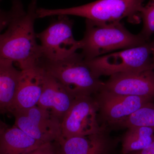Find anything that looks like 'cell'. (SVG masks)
<instances>
[{"instance_id": "obj_17", "label": "cell", "mask_w": 154, "mask_h": 154, "mask_svg": "<svg viewBox=\"0 0 154 154\" xmlns=\"http://www.w3.org/2000/svg\"><path fill=\"white\" fill-rule=\"evenodd\" d=\"M131 126H145L154 128L153 102H149L143 105L114 128H127Z\"/></svg>"}, {"instance_id": "obj_15", "label": "cell", "mask_w": 154, "mask_h": 154, "mask_svg": "<svg viewBox=\"0 0 154 154\" xmlns=\"http://www.w3.org/2000/svg\"><path fill=\"white\" fill-rule=\"evenodd\" d=\"M43 143L14 125L0 135V154H27Z\"/></svg>"}, {"instance_id": "obj_5", "label": "cell", "mask_w": 154, "mask_h": 154, "mask_svg": "<svg viewBox=\"0 0 154 154\" xmlns=\"http://www.w3.org/2000/svg\"><path fill=\"white\" fill-rule=\"evenodd\" d=\"M86 60L99 78L122 73L153 70L152 44L149 42L140 46Z\"/></svg>"}, {"instance_id": "obj_22", "label": "cell", "mask_w": 154, "mask_h": 154, "mask_svg": "<svg viewBox=\"0 0 154 154\" xmlns=\"http://www.w3.org/2000/svg\"><path fill=\"white\" fill-rule=\"evenodd\" d=\"M8 127L7 125L0 118V135Z\"/></svg>"}, {"instance_id": "obj_16", "label": "cell", "mask_w": 154, "mask_h": 154, "mask_svg": "<svg viewBox=\"0 0 154 154\" xmlns=\"http://www.w3.org/2000/svg\"><path fill=\"white\" fill-rule=\"evenodd\" d=\"M122 137V154H128L148 146L154 140V128L131 126Z\"/></svg>"}, {"instance_id": "obj_1", "label": "cell", "mask_w": 154, "mask_h": 154, "mask_svg": "<svg viewBox=\"0 0 154 154\" xmlns=\"http://www.w3.org/2000/svg\"><path fill=\"white\" fill-rule=\"evenodd\" d=\"M37 9L36 0H32L27 11L20 0H13L11 21L0 34V58L16 62L20 69L36 64L42 58L34 30Z\"/></svg>"}, {"instance_id": "obj_8", "label": "cell", "mask_w": 154, "mask_h": 154, "mask_svg": "<svg viewBox=\"0 0 154 154\" xmlns=\"http://www.w3.org/2000/svg\"><path fill=\"white\" fill-rule=\"evenodd\" d=\"M11 114L14 125L34 139L42 143L60 140L61 122L47 110L36 105Z\"/></svg>"}, {"instance_id": "obj_14", "label": "cell", "mask_w": 154, "mask_h": 154, "mask_svg": "<svg viewBox=\"0 0 154 154\" xmlns=\"http://www.w3.org/2000/svg\"><path fill=\"white\" fill-rule=\"evenodd\" d=\"M14 62L0 58V114L11 113L21 75Z\"/></svg>"}, {"instance_id": "obj_25", "label": "cell", "mask_w": 154, "mask_h": 154, "mask_svg": "<svg viewBox=\"0 0 154 154\" xmlns=\"http://www.w3.org/2000/svg\"><path fill=\"white\" fill-rule=\"evenodd\" d=\"M153 71H154V70H153Z\"/></svg>"}, {"instance_id": "obj_2", "label": "cell", "mask_w": 154, "mask_h": 154, "mask_svg": "<svg viewBox=\"0 0 154 154\" xmlns=\"http://www.w3.org/2000/svg\"><path fill=\"white\" fill-rule=\"evenodd\" d=\"M38 64L75 98L94 96L101 91L104 84L82 53L76 52L60 60L42 58Z\"/></svg>"}, {"instance_id": "obj_9", "label": "cell", "mask_w": 154, "mask_h": 154, "mask_svg": "<svg viewBox=\"0 0 154 154\" xmlns=\"http://www.w3.org/2000/svg\"><path fill=\"white\" fill-rule=\"evenodd\" d=\"M98 105V118L102 124L114 127L153 98L123 96L101 90L94 95Z\"/></svg>"}, {"instance_id": "obj_7", "label": "cell", "mask_w": 154, "mask_h": 154, "mask_svg": "<svg viewBox=\"0 0 154 154\" xmlns=\"http://www.w3.org/2000/svg\"><path fill=\"white\" fill-rule=\"evenodd\" d=\"M103 125L98 118V105L94 96L75 98L61 122L62 139L99 132Z\"/></svg>"}, {"instance_id": "obj_21", "label": "cell", "mask_w": 154, "mask_h": 154, "mask_svg": "<svg viewBox=\"0 0 154 154\" xmlns=\"http://www.w3.org/2000/svg\"><path fill=\"white\" fill-rule=\"evenodd\" d=\"M128 154H154V140L145 148Z\"/></svg>"}, {"instance_id": "obj_3", "label": "cell", "mask_w": 154, "mask_h": 154, "mask_svg": "<svg viewBox=\"0 0 154 154\" xmlns=\"http://www.w3.org/2000/svg\"><path fill=\"white\" fill-rule=\"evenodd\" d=\"M82 54L90 60L118 49L137 47L148 42L142 35L134 34L120 22L103 23L86 19V30L81 40Z\"/></svg>"}, {"instance_id": "obj_24", "label": "cell", "mask_w": 154, "mask_h": 154, "mask_svg": "<svg viewBox=\"0 0 154 154\" xmlns=\"http://www.w3.org/2000/svg\"><path fill=\"white\" fill-rule=\"evenodd\" d=\"M2 0H0V2H2ZM1 10V9H0V10Z\"/></svg>"}, {"instance_id": "obj_10", "label": "cell", "mask_w": 154, "mask_h": 154, "mask_svg": "<svg viewBox=\"0 0 154 154\" xmlns=\"http://www.w3.org/2000/svg\"><path fill=\"white\" fill-rule=\"evenodd\" d=\"M102 125L96 133L60 140V154H113L119 140L111 137L109 127Z\"/></svg>"}, {"instance_id": "obj_11", "label": "cell", "mask_w": 154, "mask_h": 154, "mask_svg": "<svg viewBox=\"0 0 154 154\" xmlns=\"http://www.w3.org/2000/svg\"><path fill=\"white\" fill-rule=\"evenodd\" d=\"M101 90L123 96L149 97L154 99V72L122 73L110 76Z\"/></svg>"}, {"instance_id": "obj_12", "label": "cell", "mask_w": 154, "mask_h": 154, "mask_svg": "<svg viewBox=\"0 0 154 154\" xmlns=\"http://www.w3.org/2000/svg\"><path fill=\"white\" fill-rule=\"evenodd\" d=\"M20 70L21 75L11 114L16 110L36 106L43 89L45 71L38 62Z\"/></svg>"}, {"instance_id": "obj_20", "label": "cell", "mask_w": 154, "mask_h": 154, "mask_svg": "<svg viewBox=\"0 0 154 154\" xmlns=\"http://www.w3.org/2000/svg\"><path fill=\"white\" fill-rule=\"evenodd\" d=\"M11 11L0 10V34L5 28H7L11 18Z\"/></svg>"}, {"instance_id": "obj_19", "label": "cell", "mask_w": 154, "mask_h": 154, "mask_svg": "<svg viewBox=\"0 0 154 154\" xmlns=\"http://www.w3.org/2000/svg\"><path fill=\"white\" fill-rule=\"evenodd\" d=\"M27 154H60L59 142L54 141L45 143Z\"/></svg>"}, {"instance_id": "obj_18", "label": "cell", "mask_w": 154, "mask_h": 154, "mask_svg": "<svg viewBox=\"0 0 154 154\" xmlns=\"http://www.w3.org/2000/svg\"><path fill=\"white\" fill-rule=\"evenodd\" d=\"M143 22V28L140 34L146 41L154 33V0H150L143 6L140 14Z\"/></svg>"}, {"instance_id": "obj_13", "label": "cell", "mask_w": 154, "mask_h": 154, "mask_svg": "<svg viewBox=\"0 0 154 154\" xmlns=\"http://www.w3.org/2000/svg\"><path fill=\"white\" fill-rule=\"evenodd\" d=\"M45 71L43 89L37 105L49 112L61 122L75 98Z\"/></svg>"}, {"instance_id": "obj_6", "label": "cell", "mask_w": 154, "mask_h": 154, "mask_svg": "<svg viewBox=\"0 0 154 154\" xmlns=\"http://www.w3.org/2000/svg\"><path fill=\"white\" fill-rule=\"evenodd\" d=\"M67 15H59L46 29L36 33L40 42L42 58L61 60L81 49V40L75 39L73 34V22Z\"/></svg>"}, {"instance_id": "obj_4", "label": "cell", "mask_w": 154, "mask_h": 154, "mask_svg": "<svg viewBox=\"0 0 154 154\" xmlns=\"http://www.w3.org/2000/svg\"><path fill=\"white\" fill-rule=\"evenodd\" d=\"M144 0H98L84 5L58 9L37 8V18L72 15L103 23L120 22L127 18L129 22H139Z\"/></svg>"}, {"instance_id": "obj_23", "label": "cell", "mask_w": 154, "mask_h": 154, "mask_svg": "<svg viewBox=\"0 0 154 154\" xmlns=\"http://www.w3.org/2000/svg\"><path fill=\"white\" fill-rule=\"evenodd\" d=\"M152 69L154 70V41L152 42Z\"/></svg>"}]
</instances>
